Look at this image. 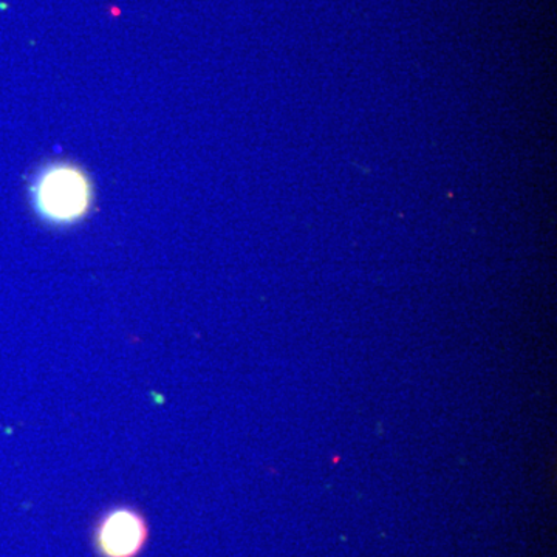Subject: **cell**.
I'll list each match as a JSON object with an SVG mask.
<instances>
[{"instance_id":"6da1fadb","label":"cell","mask_w":557,"mask_h":557,"mask_svg":"<svg viewBox=\"0 0 557 557\" xmlns=\"http://www.w3.org/2000/svg\"><path fill=\"white\" fill-rule=\"evenodd\" d=\"M32 201L46 222L54 225L78 222L91 205L90 180L73 164H50L33 182Z\"/></svg>"},{"instance_id":"7a4b0ae2","label":"cell","mask_w":557,"mask_h":557,"mask_svg":"<svg viewBox=\"0 0 557 557\" xmlns=\"http://www.w3.org/2000/svg\"><path fill=\"white\" fill-rule=\"evenodd\" d=\"M148 520L129 507L110 509L95 528V547L101 557H138L148 545Z\"/></svg>"}]
</instances>
